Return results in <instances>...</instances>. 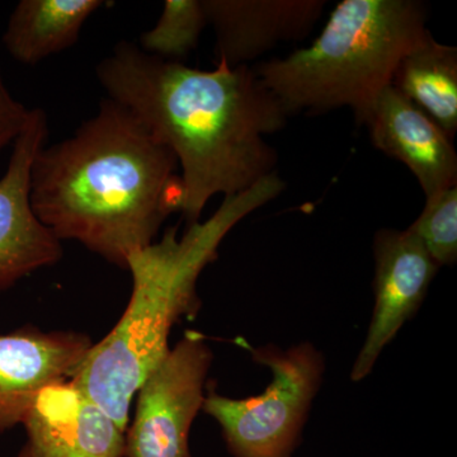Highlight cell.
I'll return each instance as SVG.
<instances>
[{
  "label": "cell",
  "mask_w": 457,
  "mask_h": 457,
  "mask_svg": "<svg viewBox=\"0 0 457 457\" xmlns=\"http://www.w3.org/2000/svg\"><path fill=\"white\" fill-rule=\"evenodd\" d=\"M427 17L418 0H343L311 46L254 71L290 114L347 107L359 122L403 56L428 35Z\"/></svg>",
  "instance_id": "obj_4"
},
{
  "label": "cell",
  "mask_w": 457,
  "mask_h": 457,
  "mask_svg": "<svg viewBox=\"0 0 457 457\" xmlns=\"http://www.w3.org/2000/svg\"><path fill=\"white\" fill-rule=\"evenodd\" d=\"M278 171L236 196L224 197L206 221L167 230L159 242L129 255L132 291L119 323L102 341L93 343L71 380L79 385L126 432L129 411L141 384L170 353L171 327L196 314L197 281L219 246L237 222L284 192Z\"/></svg>",
  "instance_id": "obj_3"
},
{
  "label": "cell",
  "mask_w": 457,
  "mask_h": 457,
  "mask_svg": "<svg viewBox=\"0 0 457 457\" xmlns=\"http://www.w3.org/2000/svg\"><path fill=\"white\" fill-rule=\"evenodd\" d=\"M96 75L108 98L176 155L188 225L200 221L216 195L243 194L278 171V152L264 137L281 131L290 113L254 68L219 60L212 71H201L121 41Z\"/></svg>",
  "instance_id": "obj_1"
},
{
  "label": "cell",
  "mask_w": 457,
  "mask_h": 457,
  "mask_svg": "<svg viewBox=\"0 0 457 457\" xmlns=\"http://www.w3.org/2000/svg\"><path fill=\"white\" fill-rule=\"evenodd\" d=\"M251 352L255 362L272 371L266 392L246 399L210 392L203 411L220 425L234 457H291L321 384L323 356L311 343Z\"/></svg>",
  "instance_id": "obj_5"
},
{
  "label": "cell",
  "mask_w": 457,
  "mask_h": 457,
  "mask_svg": "<svg viewBox=\"0 0 457 457\" xmlns=\"http://www.w3.org/2000/svg\"><path fill=\"white\" fill-rule=\"evenodd\" d=\"M206 26L203 0H167L158 22L140 36L137 46L147 55L183 62L197 49Z\"/></svg>",
  "instance_id": "obj_15"
},
{
  "label": "cell",
  "mask_w": 457,
  "mask_h": 457,
  "mask_svg": "<svg viewBox=\"0 0 457 457\" xmlns=\"http://www.w3.org/2000/svg\"><path fill=\"white\" fill-rule=\"evenodd\" d=\"M22 426L36 457H125L126 432L71 378L44 387Z\"/></svg>",
  "instance_id": "obj_9"
},
{
  "label": "cell",
  "mask_w": 457,
  "mask_h": 457,
  "mask_svg": "<svg viewBox=\"0 0 457 457\" xmlns=\"http://www.w3.org/2000/svg\"><path fill=\"white\" fill-rule=\"evenodd\" d=\"M390 86L453 140L457 131L455 46L440 44L429 32L400 60Z\"/></svg>",
  "instance_id": "obj_14"
},
{
  "label": "cell",
  "mask_w": 457,
  "mask_h": 457,
  "mask_svg": "<svg viewBox=\"0 0 457 457\" xmlns=\"http://www.w3.org/2000/svg\"><path fill=\"white\" fill-rule=\"evenodd\" d=\"M17 457H36L33 455L32 451L29 450V447L25 445V446L22 447V450L20 451V453H18Z\"/></svg>",
  "instance_id": "obj_18"
},
{
  "label": "cell",
  "mask_w": 457,
  "mask_h": 457,
  "mask_svg": "<svg viewBox=\"0 0 457 457\" xmlns=\"http://www.w3.org/2000/svg\"><path fill=\"white\" fill-rule=\"evenodd\" d=\"M375 309L368 337L354 361L352 381L363 380L384 348L422 305L440 266L408 230L383 228L376 233Z\"/></svg>",
  "instance_id": "obj_8"
},
{
  "label": "cell",
  "mask_w": 457,
  "mask_h": 457,
  "mask_svg": "<svg viewBox=\"0 0 457 457\" xmlns=\"http://www.w3.org/2000/svg\"><path fill=\"white\" fill-rule=\"evenodd\" d=\"M215 33L216 62L248 65L284 42L305 40L326 0H203Z\"/></svg>",
  "instance_id": "obj_12"
},
{
  "label": "cell",
  "mask_w": 457,
  "mask_h": 457,
  "mask_svg": "<svg viewBox=\"0 0 457 457\" xmlns=\"http://www.w3.org/2000/svg\"><path fill=\"white\" fill-rule=\"evenodd\" d=\"M31 110L9 92L0 71V153L16 141L29 122Z\"/></svg>",
  "instance_id": "obj_17"
},
{
  "label": "cell",
  "mask_w": 457,
  "mask_h": 457,
  "mask_svg": "<svg viewBox=\"0 0 457 457\" xmlns=\"http://www.w3.org/2000/svg\"><path fill=\"white\" fill-rule=\"evenodd\" d=\"M212 352L189 330L137 390L134 422L126 429L125 457H191L189 431L203 409Z\"/></svg>",
  "instance_id": "obj_6"
},
{
  "label": "cell",
  "mask_w": 457,
  "mask_h": 457,
  "mask_svg": "<svg viewBox=\"0 0 457 457\" xmlns=\"http://www.w3.org/2000/svg\"><path fill=\"white\" fill-rule=\"evenodd\" d=\"M176 155L119 102L106 98L68 139L42 146L29 171L41 224L126 270L165 219L182 212Z\"/></svg>",
  "instance_id": "obj_2"
},
{
  "label": "cell",
  "mask_w": 457,
  "mask_h": 457,
  "mask_svg": "<svg viewBox=\"0 0 457 457\" xmlns=\"http://www.w3.org/2000/svg\"><path fill=\"white\" fill-rule=\"evenodd\" d=\"M47 135L46 112L32 108L0 177V293L62 257V242L36 218L29 204V171Z\"/></svg>",
  "instance_id": "obj_7"
},
{
  "label": "cell",
  "mask_w": 457,
  "mask_h": 457,
  "mask_svg": "<svg viewBox=\"0 0 457 457\" xmlns=\"http://www.w3.org/2000/svg\"><path fill=\"white\" fill-rule=\"evenodd\" d=\"M92 345L82 333L33 327L0 336V433L22 425L37 394L71 378Z\"/></svg>",
  "instance_id": "obj_11"
},
{
  "label": "cell",
  "mask_w": 457,
  "mask_h": 457,
  "mask_svg": "<svg viewBox=\"0 0 457 457\" xmlns=\"http://www.w3.org/2000/svg\"><path fill=\"white\" fill-rule=\"evenodd\" d=\"M408 230L438 266H453L457 260V187L426 198L425 209Z\"/></svg>",
  "instance_id": "obj_16"
},
{
  "label": "cell",
  "mask_w": 457,
  "mask_h": 457,
  "mask_svg": "<svg viewBox=\"0 0 457 457\" xmlns=\"http://www.w3.org/2000/svg\"><path fill=\"white\" fill-rule=\"evenodd\" d=\"M104 0H21L12 12L3 44L9 55L26 65L71 49Z\"/></svg>",
  "instance_id": "obj_13"
},
{
  "label": "cell",
  "mask_w": 457,
  "mask_h": 457,
  "mask_svg": "<svg viewBox=\"0 0 457 457\" xmlns=\"http://www.w3.org/2000/svg\"><path fill=\"white\" fill-rule=\"evenodd\" d=\"M375 149L395 159L416 177L426 198L457 187L453 140L411 101L387 86L361 117Z\"/></svg>",
  "instance_id": "obj_10"
}]
</instances>
